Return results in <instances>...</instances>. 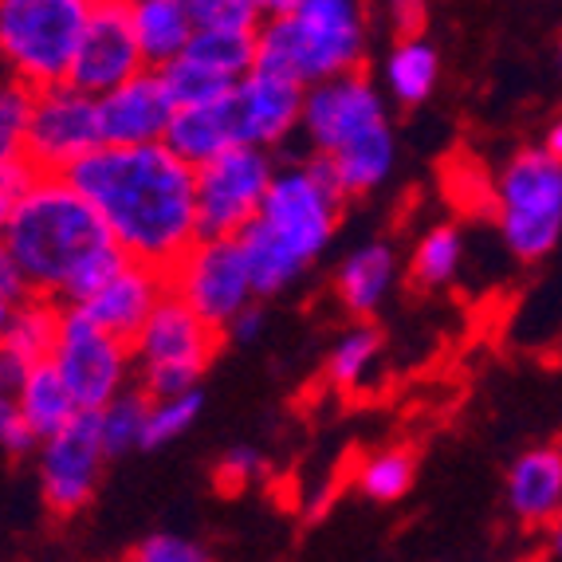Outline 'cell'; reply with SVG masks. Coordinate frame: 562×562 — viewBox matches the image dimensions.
<instances>
[{
  "label": "cell",
  "mask_w": 562,
  "mask_h": 562,
  "mask_svg": "<svg viewBox=\"0 0 562 562\" xmlns=\"http://www.w3.org/2000/svg\"><path fill=\"white\" fill-rule=\"evenodd\" d=\"M146 67L138 32L131 20V0H99L76 47L67 83L91 94H106Z\"/></svg>",
  "instance_id": "14"
},
{
  "label": "cell",
  "mask_w": 562,
  "mask_h": 562,
  "mask_svg": "<svg viewBox=\"0 0 562 562\" xmlns=\"http://www.w3.org/2000/svg\"><path fill=\"white\" fill-rule=\"evenodd\" d=\"M106 445L99 429V409H79L59 432L40 441L36 472L40 499L52 519H76L99 492L106 469Z\"/></svg>",
  "instance_id": "10"
},
{
  "label": "cell",
  "mask_w": 562,
  "mask_h": 562,
  "mask_svg": "<svg viewBox=\"0 0 562 562\" xmlns=\"http://www.w3.org/2000/svg\"><path fill=\"white\" fill-rule=\"evenodd\" d=\"M240 248H244V260H248V272H252V288H256V300H276L291 283L300 280L307 272L311 263L300 260V256L291 252L288 244L272 233V228L263 225L260 216H256L252 225L244 228L240 236Z\"/></svg>",
  "instance_id": "23"
},
{
  "label": "cell",
  "mask_w": 562,
  "mask_h": 562,
  "mask_svg": "<svg viewBox=\"0 0 562 562\" xmlns=\"http://www.w3.org/2000/svg\"><path fill=\"white\" fill-rule=\"evenodd\" d=\"M186 56L216 67L233 79H244L260 56V29H198L189 40Z\"/></svg>",
  "instance_id": "28"
},
{
  "label": "cell",
  "mask_w": 562,
  "mask_h": 562,
  "mask_svg": "<svg viewBox=\"0 0 562 562\" xmlns=\"http://www.w3.org/2000/svg\"><path fill=\"white\" fill-rule=\"evenodd\" d=\"M413 476H417V460H413L409 449H382L362 460L355 484L374 504H397V499L409 496Z\"/></svg>",
  "instance_id": "31"
},
{
  "label": "cell",
  "mask_w": 562,
  "mask_h": 562,
  "mask_svg": "<svg viewBox=\"0 0 562 562\" xmlns=\"http://www.w3.org/2000/svg\"><path fill=\"white\" fill-rule=\"evenodd\" d=\"M507 507L531 531H547L562 516V445L527 449L507 472Z\"/></svg>",
  "instance_id": "18"
},
{
  "label": "cell",
  "mask_w": 562,
  "mask_h": 562,
  "mask_svg": "<svg viewBox=\"0 0 562 562\" xmlns=\"http://www.w3.org/2000/svg\"><path fill=\"white\" fill-rule=\"evenodd\" d=\"M4 221V248L12 256L32 295L64 303L67 283L91 260L94 252L111 248L119 236L111 233L106 216L67 173L40 169L9 209H0Z\"/></svg>",
  "instance_id": "2"
},
{
  "label": "cell",
  "mask_w": 562,
  "mask_h": 562,
  "mask_svg": "<svg viewBox=\"0 0 562 562\" xmlns=\"http://www.w3.org/2000/svg\"><path fill=\"white\" fill-rule=\"evenodd\" d=\"M397 280V256L390 244H362L342 260L335 276V295L350 319H370Z\"/></svg>",
  "instance_id": "20"
},
{
  "label": "cell",
  "mask_w": 562,
  "mask_h": 562,
  "mask_svg": "<svg viewBox=\"0 0 562 562\" xmlns=\"http://www.w3.org/2000/svg\"><path fill=\"white\" fill-rule=\"evenodd\" d=\"M276 178V161L268 146L236 142L213 161L198 166V233L240 236L252 225Z\"/></svg>",
  "instance_id": "8"
},
{
  "label": "cell",
  "mask_w": 562,
  "mask_h": 562,
  "mask_svg": "<svg viewBox=\"0 0 562 562\" xmlns=\"http://www.w3.org/2000/svg\"><path fill=\"white\" fill-rule=\"evenodd\" d=\"M492 209L507 252L539 263L562 240V161L547 146H524L504 161Z\"/></svg>",
  "instance_id": "4"
},
{
  "label": "cell",
  "mask_w": 562,
  "mask_h": 562,
  "mask_svg": "<svg viewBox=\"0 0 562 562\" xmlns=\"http://www.w3.org/2000/svg\"><path fill=\"white\" fill-rule=\"evenodd\" d=\"M52 362L71 385L79 409H103L134 378V347L99 327L83 307H64Z\"/></svg>",
  "instance_id": "9"
},
{
  "label": "cell",
  "mask_w": 562,
  "mask_h": 562,
  "mask_svg": "<svg viewBox=\"0 0 562 562\" xmlns=\"http://www.w3.org/2000/svg\"><path fill=\"white\" fill-rule=\"evenodd\" d=\"M29 295H32V288H29V280H24V272L12 263V256L0 252V311L16 307V303H24Z\"/></svg>",
  "instance_id": "40"
},
{
  "label": "cell",
  "mask_w": 562,
  "mask_h": 562,
  "mask_svg": "<svg viewBox=\"0 0 562 562\" xmlns=\"http://www.w3.org/2000/svg\"><path fill=\"white\" fill-rule=\"evenodd\" d=\"M99 0H0V56L32 87L64 83Z\"/></svg>",
  "instance_id": "6"
},
{
  "label": "cell",
  "mask_w": 562,
  "mask_h": 562,
  "mask_svg": "<svg viewBox=\"0 0 562 562\" xmlns=\"http://www.w3.org/2000/svg\"><path fill=\"white\" fill-rule=\"evenodd\" d=\"M173 94L158 67H142L138 76L119 83L114 91L99 94V126L103 142L114 146H142V142H166L169 122H173Z\"/></svg>",
  "instance_id": "16"
},
{
  "label": "cell",
  "mask_w": 562,
  "mask_h": 562,
  "mask_svg": "<svg viewBox=\"0 0 562 562\" xmlns=\"http://www.w3.org/2000/svg\"><path fill=\"white\" fill-rule=\"evenodd\" d=\"M236 114H233V91L213 103H193L178 106L173 122L166 131V146L189 161V166H205L216 154H225L236 146Z\"/></svg>",
  "instance_id": "19"
},
{
  "label": "cell",
  "mask_w": 562,
  "mask_h": 562,
  "mask_svg": "<svg viewBox=\"0 0 562 562\" xmlns=\"http://www.w3.org/2000/svg\"><path fill=\"white\" fill-rule=\"evenodd\" d=\"M382 355V330L370 327L366 319H358V327H350L347 335H338V342L327 355V382L335 390H355L362 385V378L370 374V366Z\"/></svg>",
  "instance_id": "30"
},
{
  "label": "cell",
  "mask_w": 562,
  "mask_h": 562,
  "mask_svg": "<svg viewBox=\"0 0 562 562\" xmlns=\"http://www.w3.org/2000/svg\"><path fill=\"white\" fill-rule=\"evenodd\" d=\"M441 79V56L437 47L417 36H397L394 52L385 56V91L402 106H422Z\"/></svg>",
  "instance_id": "26"
},
{
  "label": "cell",
  "mask_w": 562,
  "mask_h": 562,
  "mask_svg": "<svg viewBox=\"0 0 562 562\" xmlns=\"http://www.w3.org/2000/svg\"><path fill=\"white\" fill-rule=\"evenodd\" d=\"M150 409H154V394L138 382H131L119 397H111V402L99 409V429H103L106 457L119 460V457H126V452L142 449Z\"/></svg>",
  "instance_id": "27"
},
{
  "label": "cell",
  "mask_w": 562,
  "mask_h": 562,
  "mask_svg": "<svg viewBox=\"0 0 562 562\" xmlns=\"http://www.w3.org/2000/svg\"><path fill=\"white\" fill-rule=\"evenodd\" d=\"M397 158V146H394V126H378V131L362 134L358 142H350L347 150L330 154V169H335L338 186L347 189V198H366V193H374L385 178H390V169H394Z\"/></svg>",
  "instance_id": "25"
},
{
  "label": "cell",
  "mask_w": 562,
  "mask_h": 562,
  "mask_svg": "<svg viewBox=\"0 0 562 562\" xmlns=\"http://www.w3.org/2000/svg\"><path fill=\"white\" fill-rule=\"evenodd\" d=\"M169 288L181 291L221 330L256 300L252 272L236 236H205L193 244L169 272Z\"/></svg>",
  "instance_id": "13"
},
{
  "label": "cell",
  "mask_w": 562,
  "mask_h": 562,
  "mask_svg": "<svg viewBox=\"0 0 562 562\" xmlns=\"http://www.w3.org/2000/svg\"><path fill=\"white\" fill-rule=\"evenodd\" d=\"M225 338V330L209 323L181 291L169 288L134 338V378L154 397L198 390Z\"/></svg>",
  "instance_id": "5"
},
{
  "label": "cell",
  "mask_w": 562,
  "mask_h": 562,
  "mask_svg": "<svg viewBox=\"0 0 562 562\" xmlns=\"http://www.w3.org/2000/svg\"><path fill=\"white\" fill-rule=\"evenodd\" d=\"M0 445H4L9 457H29L32 449H40L36 429H32L29 417L20 413V405L12 397H4V405H0Z\"/></svg>",
  "instance_id": "37"
},
{
  "label": "cell",
  "mask_w": 562,
  "mask_h": 562,
  "mask_svg": "<svg viewBox=\"0 0 562 562\" xmlns=\"http://www.w3.org/2000/svg\"><path fill=\"white\" fill-rule=\"evenodd\" d=\"M94 146H103L99 94L67 83V79L64 83L40 87L20 154H29L47 173H67Z\"/></svg>",
  "instance_id": "11"
},
{
  "label": "cell",
  "mask_w": 562,
  "mask_h": 562,
  "mask_svg": "<svg viewBox=\"0 0 562 562\" xmlns=\"http://www.w3.org/2000/svg\"><path fill=\"white\" fill-rule=\"evenodd\" d=\"M263 300H252L248 307L236 315L233 323L225 327V335L233 338V342H256L260 338V330H263V307H260Z\"/></svg>",
  "instance_id": "41"
},
{
  "label": "cell",
  "mask_w": 562,
  "mask_h": 562,
  "mask_svg": "<svg viewBox=\"0 0 562 562\" xmlns=\"http://www.w3.org/2000/svg\"><path fill=\"white\" fill-rule=\"evenodd\" d=\"M169 291V276L161 268L146 260H126L122 272L114 280H106L103 288L94 291L91 300L79 303V307L91 315L99 327H106L111 335L126 338L134 347L138 330L146 327V319L154 315V307L161 303V295Z\"/></svg>",
  "instance_id": "17"
},
{
  "label": "cell",
  "mask_w": 562,
  "mask_h": 562,
  "mask_svg": "<svg viewBox=\"0 0 562 562\" xmlns=\"http://www.w3.org/2000/svg\"><path fill=\"white\" fill-rule=\"evenodd\" d=\"M366 64L362 0H303L291 16L263 20L256 67L315 87Z\"/></svg>",
  "instance_id": "3"
},
{
  "label": "cell",
  "mask_w": 562,
  "mask_h": 562,
  "mask_svg": "<svg viewBox=\"0 0 562 562\" xmlns=\"http://www.w3.org/2000/svg\"><path fill=\"white\" fill-rule=\"evenodd\" d=\"M161 79H166L169 94L178 106H193V103H213V99H225L228 91L236 87L233 76L216 71V67L201 64L193 56H178L169 59L166 67H158Z\"/></svg>",
  "instance_id": "32"
},
{
  "label": "cell",
  "mask_w": 562,
  "mask_h": 562,
  "mask_svg": "<svg viewBox=\"0 0 562 562\" xmlns=\"http://www.w3.org/2000/svg\"><path fill=\"white\" fill-rule=\"evenodd\" d=\"M59 319H64V303L44 300V295H29L16 307L0 311L4 323V355H16L20 362H40L52 358L59 338Z\"/></svg>",
  "instance_id": "24"
},
{
  "label": "cell",
  "mask_w": 562,
  "mask_h": 562,
  "mask_svg": "<svg viewBox=\"0 0 562 562\" xmlns=\"http://www.w3.org/2000/svg\"><path fill=\"white\" fill-rule=\"evenodd\" d=\"M131 20L146 67H166L169 59L186 56L189 40L198 32L181 0H131Z\"/></svg>",
  "instance_id": "22"
},
{
  "label": "cell",
  "mask_w": 562,
  "mask_h": 562,
  "mask_svg": "<svg viewBox=\"0 0 562 562\" xmlns=\"http://www.w3.org/2000/svg\"><path fill=\"white\" fill-rule=\"evenodd\" d=\"M67 178L94 201L134 260L154 263L166 276L201 240L198 166H189L166 142H103L67 169Z\"/></svg>",
  "instance_id": "1"
},
{
  "label": "cell",
  "mask_w": 562,
  "mask_h": 562,
  "mask_svg": "<svg viewBox=\"0 0 562 562\" xmlns=\"http://www.w3.org/2000/svg\"><path fill=\"white\" fill-rule=\"evenodd\" d=\"M193 29H260L256 0H181Z\"/></svg>",
  "instance_id": "35"
},
{
  "label": "cell",
  "mask_w": 562,
  "mask_h": 562,
  "mask_svg": "<svg viewBox=\"0 0 562 562\" xmlns=\"http://www.w3.org/2000/svg\"><path fill=\"white\" fill-rule=\"evenodd\" d=\"M36 91L40 87L24 83V79L4 76V91H0V154H20L32 122V106H36Z\"/></svg>",
  "instance_id": "34"
},
{
  "label": "cell",
  "mask_w": 562,
  "mask_h": 562,
  "mask_svg": "<svg viewBox=\"0 0 562 562\" xmlns=\"http://www.w3.org/2000/svg\"><path fill=\"white\" fill-rule=\"evenodd\" d=\"M460 256H464L460 228L457 225H432L429 233L417 240V248H413V260H409L413 288H422V291L445 288V283L457 276Z\"/></svg>",
  "instance_id": "29"
},
{
  "label": "cell",
  "mask_w": 562,
  "mask_h": 562,
  "mask_svg": "<svg viewBox=\"0 0 562 562\" xmlns=\"http://www.w3.org/2000/svg\"><path fill=\"white\" fill-rule=\"evenodd\" d=\"M256 472H260V457L252 449H233L216 464V484L225 487V492H240Z\"/></svg>",
  "instance_id": "38"
},
{
  "label": "cell",
  "mask_w": 562,
  "mask_h": 562,
  "mask_svg": "<svg viewBox=\"0 0 562 562\" xmlns=\"http://www.w3.org/2000/svg\"><path fill=\"white\" fill-rule=\"evenodd\" d=\"M201 405H205L201 390L154 397V409H150V422H146V441H142V449L154 452V449H166L169 441H178L181 432L193 429V422L201 417Z\"/></svg>",
  "instance_id": "33"
},
{
  "label": "cell",
  "mask_w": 562,
  "mask_h": 562,
  "mask_svg": "<svg viewBox=\"0 0 562 562\" xmlns=\"http://www.w3.org/2000/svg\"><path fill=\"white\" fill-rule=\"evenodd\" d=\"M547 551L559 554V559H562V516L554 519L551 527H547Z\"/></svg>",
  "instance_id": "44"
},
{
  "label": "cell",
  "mask_w": 562,
  "mask_h": 562,
  "mask_svg": "<svg viewBox=\"0 0 562 562\" xmlns=\"http://www.w3.org/2000/svg\"><path fill=\"white\" fill-rule=\"evenodd\" d=\"M303 103H307V87L303 83L252 67L233 87L236 138L272 150L303 126Z\"/></svg>",
  "instance_id": "15"
},
{
  "label": "cell",
  "mask_w": 562,
  "mask_h": 562,
  "mask_svg": "<svg viewBox=\"0 0 562 562\" xmlns=\"http://www.w3.org/2000/svg\"><path fill=\"white\" fill-rule=\"evenodd\" d=\"M303 0H256V9H260L263 20H280V16H291V12L300 9Z\"/></svg>",
  "instance_id": "42"
},
{
  "label": "cell",
  "mask_w": 562,
  "mask_h": 562,
  "mask_svg": "<svg viewBox=\"0 0 562 562\" xmlns=\"http://www.w3.org/2000/svg\"><path fill=\"white\" fill-rule=\"evenodd\" d=\"M397 36H417L425 29V0H385Z\"/></svg>",
  "instance_id": "39"
},
{
  "label": "cell",
  "mask_w": 562,
  "mask_h": 562,
  "mask_svg": "<svg viewBox=\"0 0 562 562\" xmlns=\"http://www.w3.org/2000/svg\"><path fill=\"white\" fill-rule=\"evenodd\" d=\"M4 397H12L20 405V413L29 417L40 441H47L52 432H59L79 413L76 394H71V385L64 382V374H59V366L52 358L32 362L16 382V390H9Z\"/></svg>",
  "instance_id": "21"
},
{
  "label": "cell",
  "mask_w": 562,
  "mask_h": 562,
  "mask_svg": "<svg viewBox=\"0 0 562 562\" xmlns=\"http://www.w3.org/2000/svg\"><path fill=\"white\" fill-rule=\"evenodd\" d=\"M131 559L138 562H205L209 551L201 543H193V539H186V535H146L138 547L131 551Z\"/></svg>",
  "instance_id": "36"
},
{
  "label": "cell",
  "mask_w": 562,
  "mask_h": 562,
  "mask_svg": "<svg viewBox=\"0 0 562 562\" xmlns=\"http://www.w3.org/2000/svg\"><path fill=\"white\" fill-rule=\"evenodd\" d=\"M347 189L338 186L335 169L323 154H311L303 161L276 166V178L263 198L260 221L288 244L300 260L315 263L327 244L335 240V228L347 209Z\"/></svg>",
  "instance_id": "7"
},
{
  "label": "cell",
  "mask_w": 562,
  "mask_h": 562,
  "mask_svg": "<svg viewBox=\"0 0 562 562\" xmlns=\"http://www.w3.org/2000/svg\"><path fill=\"white\" fill-rule=\"evenodd\" d=\"M543 146H547V150L554 154V158L562 161V119H554V122H551V131H547Z\"/></svg>",
  "instance_id": "43"
},
{
  "label": "cell",
  "mask_w": 562,
  "mask_h": 562,
  "mask_svg": "<svg viewBox=\"0 0 562 562\" xmlns=\"http://www.w3.org/2000/svg\"><path fill=\"white\" fill-rule=\"evenodd\" d=\"M378 126H390V114H385L382 91L374 87V79L366 76V67L307 87L300 134L307 138L311 154L330 158V154L347 150L350 142L378 131Z\"/></svg>",
  "instance_id": "12"
}]
</instances>
